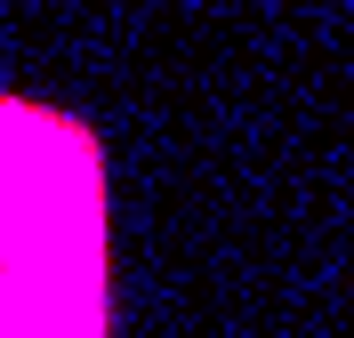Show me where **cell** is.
Returning <instances> with one entry per match:
<instances>
[{"instance_id":"1","label":"cell","mask_w":354,"mask_h":338,"mask_svg":"<svg viewBox=\"0 0 354 338\" xmlns=\"http://www.w3.org/2000/svg\"><path fill=\"white\" fill-rule=\"evenodd\" d=\"M105 145L65 105L0 89V338L113 330Z\"/></svg>"}]
</instances>
